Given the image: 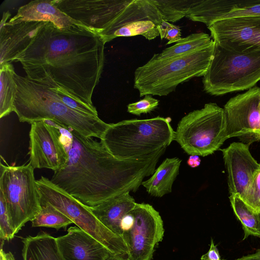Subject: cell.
Returning a JSON list of instances; mask_svg holds the SVG:
<instances>
[{
  "label": "cell",
  "mask_w": 260,
  "mask_h": 260,
  "mask_svg": "<svg viewBox=\"0 0 260 260\" xmlns=\"http://www.w3.org/2000/svg\"><path fill=\"white\" fill-rule=\"evenodd\" d=\"M105 44L83 26L60 29L47 22L15 61L30 80L56 86L94 107L91 98L104 68Z\"/></svg>",
  "instance_id": "1"
},
{
  "label": "cell",
  "mask_w": 260,
  "mask_h": 260,
  "mask_svg": "<svg viewBox=\"0 0 260 260\" xmlns=\"http://www.w3.org/2000/svg\"><path fill=\"white\" fill-rule=\"evenodd\" d=\"M64 131L69 159L50 180L89 208L122 193L136 191L144 178L154 173L165 152L142 159H118L101 140L70 128Z\"/></svg>",
  "instance_id": "2"
},
{
  "label": "cell",
  "mask_w": 260,
  "mask_h": 260,
  "mask_svg": "<svg viewBox=\"0 0 260 260\" xmlns=\"http://www.w3.org/2000/svg\"><path fill=\"white\" fill-rule=\"evenodd\" d=\"M17 92L14 111L20 122L48 120L88 138L101 140L111 123L76 111L64 104L50 86L14 74Z\"/></svg>",
  "instance_id": "3"
},
{
  "label": "cell",
  "mask_w": 260,
  "mask_h": 260,
  "mask_svg": "<svg viewBox=\"0 0 260 260\" xmlns=\"http://www.w3.org/2000/svg\"><path fill=\"white\" fill-rule=\"evenodd\" d=\"M174 137L169 120L158 116L111 123L100 140L116 158L142 159L166 150Z\"/></svg>",
  "instance_id": "4"
},
{
  "label": "cell",
  "mask_w": 260,
  "mask_h": 260,
  "mask_svg": "<svg viewBox=\"0 0 260 260\" xmlns=\"http://www.w3.org/2000/svg\"><path fill=\"white\" fill-rule=\"evenodd\" d=\"M215 43L202 49L169 59L154 55L147 63L137 68L134 87L140 96H165L174 91L180 84L194 77H203L213 57Z\"/></svg>",
  "instance_id": "5"
},
{
  "label": "cell",
  "mask_w": 260,
  "mask_h": 260,
  "mask_svg": "<svg viewBox=\"0 0 260 260\" xmlns=\"http://www.w3.org/2000/svg\"><path fill=\"white\" fill-rule=\"evenodd\" d=\"M202 81L204 91L214 96L255 86L260 81V51L232 52L215 44Z\"/></svg>",
  "instance_id": "6"
},
{
  "label": "cell",
  "mask_w": 260,
  "mask_h": 260,
  "mask_svg": "<svg viewBox=\"0 0 260 260\" xmlns=\"http://www.w3.org/2000/svg\"><path fill=\"white\" fill-rule=\"evenodd\" d=\"M226 140L224 110L214 103L185 115L175 132L174 140L190 155H210Z\"/></svg>",
  "instance_id": "7"
},
{
  "label": "cell",
  "mask_w": 260,
  "mask_h": 260,
  "mask_svg": "<svg viewBox=\"0 0 260 260\" xmlns=\"http://www.w3.org/2000/svg\"><path fill=\"white\" fill-rule=\"evenodd\" d=\"M37 185L41 204L54 207L113 254L127 256L128 249L123 238L105 226L89 208L45 177L37 180Z\"/></svg>",
  "instance_id": "8"
},
{
  "label": "cell",
  "mask_w": 260,
  "mask_h": 260,
  "mask_svg": "<svg viewBox=\"0 0 260 260\" xmlns=\"http://www.w3.org/2000/svg\"><path fill=\"white\" fill-rule=\"evenodd\" d=\"M0 193L5 200L15 234L41 211L34 169L30 162L18 166L1 162Z\"/></svg>",
  "instance_id": "9"
},
{
  "label": "cell",
  "mask_w": 260,
  "mask_h": 260,
  "mask_svg": "<svg viewBox=\"0 0 260 260\" xmlns=\"http://www.w3.org/2000/svg\"><path fill=\"white\" fill-rule=\"evenodd\" d=\"M134 222L122 237L128 249V260H152L155 246L165 233L161 216L151 205L137 203L131 210Z\"/></svg>",
  "instance_id": "10"
},
{
  "label": "cell",
  "mask_w": 260,
  "mask_h": 260,
  "mask_svg": "<svg viewBox=\"0 0 260 260\" xmlns=\"http://www.w3.org/2000/svg\"><path fill=\"white\" fill-rule=\"evenodd\" d=\"M162 20L152 0H133L99 36L105 44L117 37L137 35L151 40L159 36L158 26Z\"/></svg>",
  "instance_id": "11"
},
{
  "label": "cell",
  "mask_w": 260,
  "mask_h": 260,
  "mask_svg": "<svg viewBox=\"0 0 260 260\" xmlns=\"http://www.w3.org/2000/svg\"><path fill=\"white\" fill-rule=\"evenodd\" d=\"M62 136L47 120L30 124L29 162L34 169L46 168L55 172L66 166L69 154Z\"/></svg>",
  "instance_id": "12"
},
{
  "label": "cell",
  "mask_w": 260,
  "mask_h": 260,
  "mask_svg": "<svg viewBox=\"0 0 260 260\" xmlns=\"http://www.w3.org/2000/svg\"><path fill=\"white\" fill-rule=\"evenodd\" d=\"M260 87L254 86L230 99L224 106L225 138L248 137L260 140Z\"/></svg>",
  "instance_id": "13"
},
{
  "label": "cell",
  "mask_w": 260,
  "mask_h": 260,
  "mask_svg": "<svg viewBox=\"0 0 260 260\" xmlns=\"http://www.w3.org/2000/svg\"><path fill=\"white\" fill-rule=\"evenodd\" d=\"M208 28L215 44L232 52L260 51V16L221 19Z\"/></svg>",
  "instance_id": "14"
},
{
  "label": "cell",
  "mask_w": 260,
  "mask_h": 260,
  "mask_svg": "<svg viewBox=\"0 0 260 260\" xmlns=\"http://www.w3.org/2000/svg\"><path fill=\"white\" fill-rule=\"evenodd\" d=\"M133 0H53L73 20L99 36Z\"/></svg>",
  "instance_id": "15"
},
{
  "label": "cell",
  "mask_w": 260,
  "mask_h": 260,
  "mask_svg": "<svg viewBox=\"0 0 260 260\" xmlns=\"http://www.w3.org/2000/svg\"><path fill=\"white\" fill-rule=\"evenodd\" d=\"M222 151L228 172V183L231 195L243 199L260 164L253 157L249 144L233 142Z\"/></svg>",
  "instance_id": "16"
},
{
  "label": "cell",
  "mask_w": 260,
  "mask_h": 260,
  "mask_svg": "<svg viewBox=\"0 0 260 260\" xmlns=\"http://www.w3.org/2000/svg\"><path fill=\"white\" fill-rule=\"evenodd\" d=\"M64 260H106L113 253L104 245L77 226L56 238Z\"/></svg>",
  "instance_id": "17"
},
{
  "label": "cell",
  "mask_w": 260,
  "mask_h": 260,
  "mask_svg": "<svg viewBox=\"0 0 260 260\" xmlns=\"http://www.w3.org/2000/svg\"><path fill=\"white\" fill-rule=\"evenodd\" d=\"M45 22L24 21L0 24V64L15 61Z\"/></svg>",
  "instance_id": "18"
},
{
  "label": "cell",
  "mask_w": 260,
  "mask_h": 260,
  "mask_svg": "<svg viewBox=\"0 0 260 260\" xmlns=\"http://www.w3.org/2000/svg\"><path fill=\"white\" fill-rule=\"evenodd\" d=\"M24 21L51 22L60 29H67L74 24L81 25L58 8L53 0L30 1L20 7L17 14L8 23L14 24Z\"/></svg>",
  "instance_id": "19"
},
{
  "label": "cell",
  "mask_w": 260,
  "mask_h": 260,
  "mask_svg": "<svg viewBox=\"0 0 260 260\" xmlns=\"http://www.w3.org/2000/svg\"><path fill=\"white\" fill-rule=\"evenodd\" d=\"M136 204L135 199L127 192L113 197L99 206L89 209L105 226L121 237L120 223Z\"/></svg>",
  "instance_id": "20"
},
{
  "label": "cell",
  "mask_w": 260,
  "mask_h": 260,
  "mask_svg": "<svg viewBox=\"0 0 260 260\" xmlns=\"http://www.w3.org/2000/svg\"><path fill=\"white\" fill-rule=\"evenodd\" d=\"M244 0H195L186 16L195 22H202L207 27L242 4Z\"/></svg>",
  "instance_id": "21"
},
{
  "label": "cell",
  "mask_w": 260,
  "mask_h": 260,
  "mask_svg": "<svg viewBox=\"0 0 260 260\" xmlns=\"http://www.w3.org/2000/svg\"><path fill=\"white\" fill-rule=\"evenodd\" d=\"M23 260H64L57 245L56 238L47 233L40 232L22 240Z\"/></svg>",
  "instance_id": "22"
},
{
  "label": "cell",
  "mask_w": 260,
  "mask_h": 260,
  "mask_svg": "<svg viewBox=\"0 0 260 260\" xmlns=\"http://www.w3.org/2000/svg\"><path fill=\"white\" fill-rule=\"evenodd\" d=\"M181 162V160L178 157L167 158L149 179L142 182V185L149 194L155 197H162L171 193Z\"/></svg>",
  "instance_id": "23"
},
{
  "label": "cell",
  "mask_w": 260,
  "mask_h": 260,
  "mask_svg": "<svg viewBox=\"0 0 260 260\" xmlns=\"http://www.w3.org/2000/svg\"><path fill=\"white\" fill-rule=\"evenodd\" d=\"M214 42L208 34L203 32L193 33L182 38L175 45L154 55L158 59L172 58L200 50Z\"/></svg>",
  "instance_id": "24"
},
{
  "label": "cell",
  "mask_w": 260,
  "mask_h": 260,
  "mask_svg": "<svg viewBox=\"0 0 260 260\" xmlns=\"http://www.w3.org/2000/svg\"><path fill=\"white\" fill-rule=\"evenodd\" d=\"M15 73L11 62L0 64V118H2L14 111V103L17 92V85L14 79Z\"/></svg>",
  "instance_id": "25"
},
{
  "label": "cell",
  "mask_w": 260,
  "mask_h": 260,
  "mask_svg": "<svg viewBox=\"0 0 260 260\" xmlns=\"http://www.w3.org/2000/svg\"><path fill=\"white\" fill-rule=\"evenodd\" d=\"M229 199L234 212L242 225L243 240L249 236L260 237V213L252 209L237 195H230Z\"/></svg>",
  "instance_id": "26"
},
{
  "label": "cell",
  "mask_w": 260,
  "mask_h": 260,
  "mask_svg": "<svg viewBox=\"0 0 260 260\" xmlns=\"http://www.w3.org/2000/svg\"><path fill=\"white\" fill-rule=\"evenodd\" d=\"M40 212L31 221L32 227L44 226L57 230L64 229L73 221L52 206L47 203L41 204Z\"/></svg>",
  "instance_id": "27"
},
{
  "label": "cell",
  "mask_w": 260,
  "mask_h": 260,
  "mask_svg": "<svg viewBox=\"0 0 260 260\" xmlns=\"http://www.w3.org/2000/svg\"><path fill=\"white\" fill-rule=\"evenodd\" d=\"M160 13L162 19L175 22L188 14L195 0H152Z\"/></svg>",
  "instance_id": "28"
},
{
  "label": "cell",
  "mask_w": 260,
  "mask_h": 260,
  "mask_svg": "<svg viewBox=\"0 0 260 260\" xmlns=\"http://www.w3.org/2000/svg\"><path fill=\"white\" fill-rule=\"evenodd\" d=\"M49 86L56 92L60 100L69 108L85 114L99 117L98 111L95 107L89 106L76 100L56 86Z\"/></svg>",
  "instance_id": "29"
},
{
  "label": "cell",
  "mask_w": 260,
  "mask_h": 260,
  "mask_svg": "<svg viewBox=\"0 0 260 260\" xmlns=\"http://www.w3.org/2000/svg\"><path fill=\"white\" fill-rule=\"evenodd\" d=\"M242 200L254 210L260 213V168L255 173Z\"/></svg>",
  "instance_id": "30"
},
{
  "label": "cell",
  "mask_w": 260,
  "mask_h": 260,
  "mask_svg": "<svg viewBox=\"0 0 260 260\" xmlns=\"http://www.w3.org/2000/svg\"><path fill=\"white\" fill-rule=\"evenodd\" d=\"M10 223L7 204L3 196L0 193V237L1 241L12 240L15 235Z\"/></svg>",
  "instance_id": "31"
},
{
  "label": "cell",
  "mask_w": 260,
  "mask_h": 260,
  "mask_svg": "<svg viewBox=\"0 0 260 260\" xmlns=\"http://www.w3.org/2000/svg\"><path fill=\"white\" fill-rule=\"evenodd\" d=\"M244 16H260V0H244L222 19Z\"/></svg>",
  "instance_id": "32"
},
{
  "label": "cell",
  "mask_w": 260,
  "mask_h": 260,
  "mask_svg": "<svg viewBox=\"0 0 260 260\" xmlns=\"http://www.w3.org/2000/svg\"><path fill=\"white\" fill-rule=\"evenodd\" d=\"M159 104V101L150 94L144 95V98L135 103L129 104L127 112L131 114L140 116L142 114H146L156 109Z\"/></svg>",
  "instance_id": "33"
},
{
  "label": "cell",
  "mask_w": 260,
  "mask_h": 260,
  "mask_svg": "<svg viewBox=\"0 0 260 260\" xmlns=\"http://www.w3.org/2000/svg\"><path fill=\"white\" fill-rule=\"evenodd\" d=\"M160 39H166L168 40L167 45L177 42L182 38L180 27L165 20H162L160 25L158 26Z\"/></svg>",
  "instance_id": "34"
},
{
  "label": "cell",
  "mask_w": 260,
  "mask_h": 260,
  "mask_svg": "<svg viewBox=\"0 0 260 260\" xmlns=\"http://www.w3.org/2000/svg\"><path fill=\"white\" fill-rule=\"evenodd\" d=\"M201 260H222L221 259L219 250L216 245L214 243L212 239H211L210 248L207 253L202 255Z\"/></svg>",
  "instance_id": "35"
},
{
  "label": "cell",
  "mask_w": 260,
  "mask_h": 260,
  "mask_svg": "<svg viewBox=\"0 0 260 260\" xmlns=\"http://www.w3.org/2000/svg\"><path fill=\"white\" fill-rule=\"evenodd\" d=\"M201 160L198 155H190L187 163L191 168H196L201 164Z\"/></svg>",
  "instance_id": "36"
},
{
  "label": "cell",
  "mask_w": 260,
  "mask_h": 260,
  "mask_svg": "<svg viewBox=\"0 0 260 260\" xmlns=\"http://www.w3.org/2000/svg\"><path fill=\"white\" fill-rule=\"evenodd\" d=\"M0 250V260H15L14 255L11 252H5L3 249V243L1 242Z\"/></svg>",
  "instance_id": "37"
},
{
  "label": "cell",
  "mask_w": 260,
  "mask_h": 260,
  "mask_svg": "<svg viewBox=\"0 0 260 260\" xmlns=\"http://www.w3.org/2000/svg\"><path fill=\"white\" fill-rule=\"evenodd\" d=\"M235 260H260V249L253 254L243 256Z\"/></svg>",
  "instance_id": "38"
},
{
  "label": "cell",
  "mask_w": 260,
  "mask_h": 260,
  "mask_svg": "<svg viewBox=\"0 0 260 260\" xmlns=\"http://www.w3.org/2000/svg\"><path fill=\"white\" fill-rule=\"evenodd\" d=\"M106 260H128L126 255L111 254Z\"/></svg>",
  "instance_id": "39"
},
{
  "label": "cell",
  "mask_w": 260,
  "mask_h": 260,
  "mask_svg": "<svg viewBox=\"0 0 260 260\" xmlns=\"http://www.w3.org/2000/svg\"><path fill=\"white\" fill-rule=\"evenodd\" d=\"M259 122H260V101L259 104Z\"/></svg>",
  "instance_id": "40"
}]
</instances>
